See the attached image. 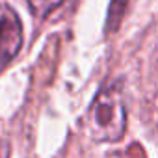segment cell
I'll return each mask as SVG.
<instances>
[{
    "label": "cell",
    "mask_w": 158,
    "mask_h": 158,
    "mask_svg": "<svg viewBox=\"0 0 158 158\" xmlns=\"http://www.w3.org/2000/svg\"><path fill=\"white\" fill-rule=\"evenodd\" d=\"M88 128L95 141L115 143L125 136L127 112L117 84L104 86L93 99L88 114Z\"/></svg>",
    "instance_id": "1"
},
{
    "label": "cell",
    "mask_w": 158,
    "mask_h": 158,
    "mask_svg": "<svg viewBox=\"0 0 158 158\" xmlns=\"http://www.w3.org/2000/svg\"><path fill=\"white\" fill-rule=\"evenodd\" d=\"M23 47V24L13 8L0 4V67L8 65Z\"/></svg>",
    "instance_id": "2"
},
{
    "label": "cell",
    "mask_w": 158,
    "mask_h": 158,
    "mask_svg": "<svg viewBox=\"0 0 158 158\" xmlns=\"http://www.w3.org/2000/svg\"><path fill=\"white\" fill-rule=\"evenodd\" d=\"M63 0H28V4L32 8V11L39 17H47L48 13H52Z\"/></svg>",
    "instance_id": "3"
}]
</instances>
